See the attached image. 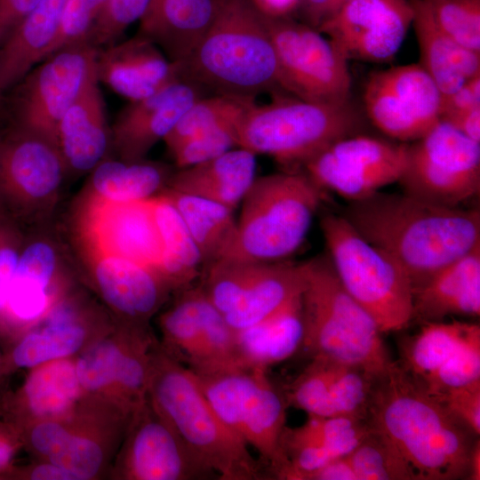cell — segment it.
Instances as JSON below:
<instances>
[{"instance_id": "obj_32", "label": "cell", "mask_w": 480, "mask_h": 480, "mask_svg": "<svg viewBox=\"0 0 480 480\" xmlns=\"http://www.w3.org/2000/svg\"><path fill=\"white\" fill-rule=\"evenodd\" d=\"M173 172L160 162L109 156L90 172L80 196L116 203L150 199L166 188Z\"/></svg>"}, {"instance_id": "obj_54", "label": "cell", "mask_w": 480, "mask_h": 480, "mask_svg": "<svg viewBox=\"0 0 480 480\" xmlns=\"http://www.w3.org/2000/svg\"><path fill=\"white\" fill-rule=\"evenodd\" d=\"M9 476H22L32 480H77L70 471L50 461L25 471L12 469Z\"/></svg>"}, {"instance_id": "obj_47", "label": "cell", "mask_w": 480, "mask_h": 480, "mask_svg": "<svg viewBox=\"0 0 480 480\" xmlns=\"http://www.w3.org/2000/svg\"><path fill=\"white\" fill-rule=\"evenodd\" d=\"M105 2L106 0H67L57 35L45 58L64 47L88 42L89 35Z\"/></svg>"}, {"instance_id": "obj_35", "label": "cell", "mask_w": 480, "mask_h": 480, "mask_svg": "<svg viewBox=\"0 0 480 480\" xmlns=\"http://www.w3.org/2000/svg\"><path fill=\"white\" fill-rule=\"evenodd\" d=\"M154 208L163 245L157 272L172 292H180L200 277L203 258L180 215L164 194L154 197Z\"/></svg>"}, {"instance_id": "obj_23", "label": "cell", "mask_w": 480, "mask_h": 480, "mask_svg": "<svg viewBox=\"0 0 480 480\" xmlns=\"http://www.w3.org/2000/svg\"><path fill=\"white\" fill-rule=\"evenodd\" d=\"M56 143L67 174L91 172L112 153L111 127L99 82L92 83L61 117Z\"/></svg>"}, {"instance_id": "obj_33", "label": "cell", "mask_w": 480, "mask_h": 480, "mask_svg": "<svg viewBox=\"0 0 480 480\" xmlns=\"http://www.w3.org/2000/svg\"><path fill=\"white\" fill-rule=\"evenodd\" d=\"M200 286L181 292L172 306L159 318L163 349L196 376L211 372V362L203 334L199 300Z\"/></svg>"}, {"instance_id": "obj_50", "label": "cell", "mask_w": 480, "mask_h": 480, "mask_svg": "<svg viewBox=\"0 0 480 480\" xmlns=\"http://www.w3.org/2000/svg\"><path fill=\"white\" fill-rule=\"evenodd\" d=\"M480 108V75L466 81L453 93L442 96L440 118L442 116Z\"/></svg>"}, {"instance_id": "obj_14", "label": "cell", "mask_w": 480, "mask_h": 480, "mask_svg": "<svg viewBox=\"0 0 480 480\" xmlns=\"http://www.w3.org/2000/svg\"><path fill=\"white\" fill-rule=\"evenodd\" d=\"M406 152L407 143L360 132L332 142L301 170L323 190L356 201L398 182Z\"/></svg>"}, {"instance_id": "obj_45", "label": "cell", "mask_w": 480, "mask_h": 480, "mask_svg": "<svg viewBox=\"0 0 480 480\" xmlns=\"http://www.w3.org/2000/svg\"><path fill=\"white\" fill-rule=\"evenodd\" d=\"M238 122L219 125L180 145L171 152L176 168L181 169L212 159L237 147Z\"/></svg>"}, {"instance_id": "obj_2", "label": "cell", "mask_w": 480, "mask_h": 480, "mask_svg": "<svg viewBox=\"0 0 480 480\" xmlns=\"http://www.w3.org/2000/svg\"><path fill=\"white\" fill-rule=\"evenodd\" d=\"M367 420L397 452L412 480L469 479L479 436L398 363L376 379Z\"/></svg>"}, {"instance_id": "obj_3", "label": "cell", "mask_w": 480, "mask_h": 480, "mask_svg": "<svg viewBox=\"0 0 480 480\" xmlns=\"http://www.w3.org/2000/svg\"><path fill=\"white\" fill-rule=\"evenodd\" d=\"M174 63L180 78L209 94L255 101L283 91L265 15L254 0H222L191 52Z\"/></svg>"}, {"instance_id": "obj_8", "label": "cell", "mask_w": 480, "mask_h": 480, "mask_svg": "<svg viewBox=\"0 0 480 480\" xmlns=\"http://www.w3.org/2000/svg\"><path fill=\"white\" fill-rule=\"evenodd\" d=\"M320 228L327 254L347 292L382 333L405 328L413 320V291L401 265L364 239L341 214H324Z\"/></svg>"}, {"instance_id": "obj_57", "label": "cell", "mask_w": 480, "mask_h": 480, "mask_svg": "<svg viewBox=\"0 0 480 480\" xmlns=\"http://www.w3.org/2000/svg\"><path fill=\"white\" fill-rule=\"evenodd\" d=\"M470 480L480 479V442L475 447L471 460Z\"/></svg>"}, {"instance_id": "obj_31", "label": "cell", "mask_w": 480, "mask_h": 480, "mask_svg": "<svg viewBox=\"0 0 480 480\" xmlns=\"http://www.w3.org/2000/svg\"><path fill=\"white\" fill-rule=\"evenodd\" d=\"M304 331L300 294L260 323L235 331L240 365L268 370L297 351L303 343Z\"/></svg>"}, {"instance_id": "obj_16", "label": "cell", "mask_w": 480, "mask_h": 480, "mask_svg": "<svg viewBox=\"0 0 480 480\" xmlns=\"http://www.w3.org/2000/svg\"><path fill=\"white\" fill-rule=\"evenodd\" d=\"M441 100L437 86L419 63L374 71L363 91L371 123L404 143L421 138L440 121Z\"/></svg>"}, {"instance_id": "obj_49", "label": "cell", "mask_w": 480, "mask_h": 480, "mask_svg": "<svg viewBox=\"0 0 480 480\" xmlns=\"http://www.w3.org/2000/svg\"><path fill=\"white\" fill-rule=\"evenodd\" d=\"M430 396L479 436L480 380Z\"/></svg>"}, {"instance_id": "obj_17", "label": "cell", "mask_w": 480, "mask_h": 480, "mask_svg": "<svg viewBox=\"0 0 480 480\" xmlns=\"http://www.w3.org/2000/svg\"><path fill=\"white\" fill-rule=\"evenodd\" d=\"M412 0H349L317 30L349 60L386 63L412 23Z\"/></svg>"}, {"instance_id": "obj_48", "label": "cell", "mask_w": 480, "mask_h": 480, "mask_svg": "<svg viewBox=\"0 0 480 480\" xmlns=\"http://www.w3.org/2000/svg\"><path fill=\"white\" fill-rule=\"evenodd\" d=\"M24 236L20 224L8 215L0 216V321Z\"/></svg>"}, {"instance_id": "obj_5", "label": "cell", "mask_w": 480, "mask_h": 480, "mask_svg": "<svg viewBox=\"0 0 480 480\" xmlns=\"http://www.w3.org/2000/svg\"><path fill=\"white\" fill-rule=\"evenodd\" d=\"M324 197V190L301 169L256 177L241 202L235 235L220 260H285L305 241Z\"/></svg>"}, {"instance_id": "obj_51", "label": "cell", "mask_w": 480, "mask_h": 480, "mask_svg": "<svg viewBox=\"0 0 480 480\" xmlns=\"http://www.w3.org/2000/svg\"><path fill=\"white\" fill-rule=\"evenodd\" d=\"M39 0H0V44Z\"/></svg>"}, {"instance_id": "obj_13", "label": "cell", "mask_w": 480, "mask_h": 480, "mask_svg": "<svg viewBox=\"0 0 480 480\" xmlns=\"http://www.w3.org/2000/svg\"><path fill=\"white\" fill-rule=\"evenodd\" d=\"M98 50L89 42H82L55 52L36 65L13 86L12 126L40 134L57 145L61 117L98 81Z\"/></svg>"}, {"instance_id": "obj_43", "label": "cell", "mask_w": 480, "mask_h": 480, "mask_svg": "<svg viewBox=\"0 0 480 480\" xmlns=\"http://www.w3.org/2000/svg\"><path fill=\"white\" fill-rule=\"evenodd\" d=\"M436 24L455 42L480 52V0H424Z\"/></svg>"}, {"instance_id": "obj_53", "label": "cell", "mask_w": 480, "mask_h": 480, "mask_svg": "<svg viewBox=\"0 0 480 480\" xmlns=\"http://www.w3.org/2000/svg\"><path fill=\"white\" fill-rule=\"evenodd\" d=\"M469 139L480 142V108L450 114L440 118Z\"/></svg>"}, {"instance_id": "obj_58", "label": "cell", "mask_w": 480, "mask_h": 480, "mask_svg": "<svg viewBox=\"0 0 480 480\" xmlns=\"http://www.w3.org/2000/svg\"><path fill=\"white\" fill-rule=\"evenodd\" d=\"M3 358H4V355L0 353V380L2 377L5 375L4 372Z\"/></svg>"}, {"instance_id": "obj_27", "label": "cell", "mask_w": 480, "mask_h": 480, "mask_svg": "<svg viewBox=\"0 0 480 480\" xmlns=\"http://www.w3.org/2000/svg\"><path fill=\"white\" fill-rule=\"evenodd\" d=\"M82 391L71 360L62 358L40 364L32 368L20 389L8 400V421L20 425L28 418H60L73 408Z\"/></svg>"}, {"instance_id": "obj_41", "label": "cell", "mask_w": 480, "mask_h": 480, "mask_svg": "<svg viewBox=\"0 0 480 480\" xmlns=\"http://www.w3.org/2000/svg\"><path fill=\"white\" fill-rule=\"evenodd\" d=\"M347 459L356 480H412L397 452L372 428Z\"/></svg>"}, {"instance_id": "obj_52", "label": "cell", "mask_w": 480, "mask_h": 480, "mask_svg": "<svg viewBox=\"0 0 480 480\" xmlns=\"http://www.w3.org/2000/svg\"><path fill=\"white\" fill-rule=\"evenodd\" d=\"M19 428L11 421H0V477L9 476L12 460L21 444Z\"/></svg>"}, {"instance_id": "obj_30", "label": "cell", "mask_w": 480, "mask_h": 480, "mask_svg": "<svg viewBox=\"0 0 480 480\" xmlns=\"http://www.w3.org/2000/svg\"><path fill=\"white\" fill-rule=\"evenodd\" d=\"M306 287L304 262L260 263L235 305L223 315L234 331L252 326L270 316Z\"/></svg>"}, {"instance_id": "obj_25", "label": "cell", "mask_w": 480, "mask_h": 480, "mask_svg": "<svg viewBox=\"0 0 480 480\" xmlns=\"http://www.w3.org/2000/svg\"><path fill=\"white\" fill-rule=\"evenodd\" d=\"M222 0H150L139 35L172 62L184 60L212 22Z\"/></svg>"}, {"instance_id": "obj_24", "label": "cell", "mask_w": 480, "mask_h": 480, "mask_svg": "<svg viewBox=\"0 0 480 480\" xmlns=\"http://www.w3.org/2000/svg\"><path fill=\"white\" fill-rule=\"evenodd\" d=\"M413 319L441 321L480 314V246L450 263L413 289Z\"/></svg>"}, {"instance_id": "obj_18", "label": "cell", "mask_w": 480, "mask_h": 480, "mask_svg": "<svg viewBox=\"0 0 480 480\" xmlns=\"http://www.w3.org/2000/svg\"><path fill=\"white\" fill-rule=\"evenodd\" d=\"M96 291L121 324L148 329L172 292L153 268L92 248L73 244Z\"/></svg>"}, {"instance_id": "obj_28", "label": "cell", "mask_w": 480, "mask_h": 480, "mask_svg": "<svg viewBox=\"0 0 480 480\" xmlns=\"http://www.w3.org/2000/svg\"><path fill=\"white\" fill-rule=\"evenodd\" d=\"M413 26L419 44V63L442 96L453 93L466 81L480 75V52L463 47L435 21L424 0H412Z\"/></svg>"}, {"instance_id": "obj_9", "label": "cell", "mask_w": 480, "mask_h": 480, "mask_svg": "<svg viewBox=\"0 0 480 480\" xmlns=\"http://www.w3.org/2000/svg\"><path fill=\"white\" fill-rule=\"evenodd\" d=\"M196 377L224 424L256 451L270 479H282L288 464L281 448L287 404L267 370L244 368Z\"/></svg>"}, {"instance_id": "obj_38", "label": "cell", "mask_w": 480, "mask_h": 480, "mask_svg": "<svg viewBox=\"0 0 480 480\" xmlns=\"http://www.w3.org/2000/svg\"><path fill=\"white\" fill-rule=\"evenodd\" d=\"M370 430L366 419L308 415V420L300 427L285 426L281 437V446L294 444H313L343 457L350 453Z\"/></svg>"}, {"instance_id": "obj_11", "label": "cell", "mask_w": 480, "mask_h": 480, "mask_svg": "<svg viewBox=\"0 0 480 480\" xmlns=\"http://www.w3.org/2000/svg\"><path fill=\"white\" fill-rule=\"evenodd\" d=\"M398 183L403 192L417 198L461 207L480 192V142L439 121L421 138L407 143Z\"/></svg>"}, {"instance_id": "obj_19", "label": "cell", "mask_w": 480, "mask_h": 480, "mask_svg": "<svg viewBox=\"0 0 480 480\" xmlns=\"http://www.w3.org/2000/svg\"><path fill=\"white\" fill-rule=\"evenodd\" d=\"M124 475L134 480L217 478L157 412L148 397L132 413Z\"/></svg>"}, {"instance_id": "obj_46", "label": "cell", "mask_w": 480, "mask_h": 480, "mask_svg": "<svg viewBox=\"0 0 480 480\" xmlns=\"http://www.w3.org/2000/svg\"><path fill=\"white\" fill-rule=\"evenodd\" d=\"M150 0H106L88 42L102 48L118 42L125 29L145 13Z\"/></svg>"}, {"instance_id": "obj_42", "label": "cell", "mask_w": 480, "mask_h": 480, "mask_svg": "<svg viewBox=\"0 0 480 480\" xmlns=\"http://www.w3.org/2000/svg\"><path fill=\"white\" fill-rule=\"evenodd\" d=\"M376 379L361 367L340 364L330 392L332 416L367 420Z\"/></svg>"}, {"instance_id": "obj_26", "label": "cell", "mask_w": 480, "mask_h": 480, "mask_svg": "<svg viewBox=\"0 0 480 480\" xmlns=\"http://www.w3.org/2000/svg\"><path fill=\"white\" fill-rule=\"evenodd\" d=\"M255 174L256 155L237 147L212 159L177 169L166 188L235 210L251 188Z\"/></svg>"}, {"instance_id": "obj_6", "label": "cell", "mask_w": 480, "mask_h": 480, "mask_svg": "<svg viewBox=\"0 0 480 480\" xmlns=\"http://www.w3.org/2000/svg\"><path fill=\"white\" fill-rule=\"evenodd\" d=\"M304 339L311 357L361 367L375 377L395 363L373 318L347 292L326 255L304 261Z\"/></svg>"}, {"instance_id": "obj_21", "label": "cell", "mask_w": 480, "mask_h": 480, "mask_svg": "<svg viewBox=\"0 0 480 480\" xmlns=\"http://www.w3.org/2000/svg\"><path fill=\"white\" fill-rule=\"evenodd\" d=\"M97 317L98 310L83 296L69 290L40 320L42 325L23 332L4 356V374L18 368L32 369L68 358L83 347L89 325Z\"/></svg>"}, {"instance_id": "obj_59", "label": "cell", "mask_w": 480, "mask_h": 480, "mask_svg": "<svg viewBox=\"0 0 480 480\" xmlns=\"http://www.w3.org/2000/svg\"><path fill=\"white\" fill-rule=\"evenodd\" d=\"M1 215H7L4 210V207L2 205L1 200H0V216Z\"/></svg>"}, {"instance_id": "obj_20", "label": "cell", "mask_w": 480, "mask_h": 480, "mask_svg": "<svg viewBox=\"0 0 480 480\" xmlns=\"http://www.w3.org/2000/svg\"><path fill=\"white\" fill-rule=\"evenodd\" d=\"M208 94L195 83L179 77L148 97L130 101L111 127L112 153L124 161L146 159L192 103Z\"/></svg>"}, {"instance_id": "obj_4", "label": "cell", "mask_w": 480, "mask_h": 480, "mask_svg": "<svg viewBox=\"0 0 480 480\" xmlns=\"http://www.w3.org/2000/svg\"><path fill=\"white\" fill-rule=\"evenodd\" d=\"M148 397L220 480L270 479L258 458L220 419L196 374L152 343Z\"/></svg>"}, {"instance_id": "obj_44", "label": "cell", "mask_w": 480, "mask_h": 480, "mask_svg": "<svg viewBox=\"0 0 480 480\" xmlns=\"http://www.w3.org/2000/svg\"><path fill=\"white\" fill-rule=\"evenodd\" d=\"M480 380V330L475 332L422 385L428 394Z\"/></svg>"}, {"instance_id": "obj_1", "label": "cell", "mask_w": 480, "mask_h": 480, "mask_svg": "<svg viewBox=\"0 0 480 480\" xmlns=\"http://www.w3.org/2000/svg\"><path fill=\"white\" fill-rule=\"evenodd\" d=\"M340 214L364 239L401 265L412 291L480 246L476 208L449 207L404 192L380 190L348 202Z\"/></svg>"}, {"instance_id": "obj_12", "label": "cell", "mask_w": 480, "mask_h": 480, "mask_svg": "<svg viewBox=\"0 0 480 480\" xmlns=\"http://www.w3.org/2000/svg\"><path fill=\"white\" fill-rule=\"evenodd\" d=\"M264 15L283 91L308 101L349 102L351 76L348 60L332 42L291 15Z\"/></svg>"}, {"instance_id": "obj_34", "label": "cell", "mask_w": 480, "mask_h": 480, "mask_svg": "<svg viewBox=\"0 0 480 480\" xmlns=\"http://www.w3.org/2000/svg\"><path fill=\"white\" fill-rule=\"evenodd\" d=\"M30 447L74 474L77 480L95 476L103 464V451L94 440L72 433L54 420H41L20 428Z\"/></svg>"}, {"instance_id": "obj_36", "label": "cell", "mask_w": 480, "mask_h": 480, "mask_svg": "<svg viewBox=\"0 0 480 480\" xmlns=\"http://www.w3.org/2000/svg\"><path fill=\"white\" fill-rule=\"evenodd\" d=\"M161 193L172 202L188 228L202 255L203 268L220 260L236 229L234 210L168 188Z\"/></svg>"}, {"instance_id": "obj_10", "label": "cell", "mask_w": 480, "mask_h": 480, "mask_svg": "<svg viewBox=\"0 0 480 480\" xmlns=\"http://www.w3.org/2000/svg\"><path fill=\"white\" fill-rule=\"evenodd\" d=\"M67 176L51 140L14 126L0 135V200L5 213L19 224L48 223Z\"/></svg>"}, {"instance_id": "obj_29", "label": "cell", "mask_w": 480, "mask_h": 480, "mask_svg": "<svg viewBox=\"0 0 480 480\" xmlns=\"http://www.w3.org/2000/svg\"><path fill=\"white\" fill-rule=\"evenodd\" d=\"M67 0H39L0 44V102L42 61L57 35Z\"/></svg>"}, {"instance_id": "obj_37", "label": "cell", "mask_w": 480, "mask_h": 480, "mask_svg": "<svg viewBox=\"0 0 480 480\" xmlns=\"http://www.w3.org/2000/svg\"><path fill=\"white\" fill-rule=\"evenodd\" d=\"M478 330L479 324L472 323L424 322L418 333L403 342L398 364L422 385Z\"/></svg>"}, {"instance_id": "obj_40", "label": "cell", "mask_w": 480, "mask_h": 480, "mask_svg": "<svg viewBox=\"0 0 480 480\" xmlns=\"http://www.w3.org/2000/svg\"><path fill=\"white\" fill-rule=\"evenodd\" d=\"M121 340H103L88 348L75 363L78 380L84 391L98 393L112 388L121 357L139 328L123 324Z\"/></svg>"}, {"instance_id": "obj_55", "label": "cell", "mask_w": 480, "mask_h": 480, "mask_svg": "<svg viewBox=\"0 0 480 480\" xmlns=\"http://www.w3.org/2000/svg\"><path fill=\"white\" fill-rule=\"evenodd\" d=\"M305 480H356V476L346 455L308 475Z\"/></svg>"}, {"instance_id": "obj_15", "label": "cell", "mask_w": 480, "mask_h": 480, "mask_svg": "<svg viewBox=\"0 0 480 480\" xmlns=\"http://www.w3.org/2000/svg\"><path fill=\"white\" fill-rule=\"evenodd\" d=\"M71 236L73 244L124 258L156 271L161 262L163 245L154 197L116 203L79 196L72 211Z\"/></svg>"}, {"instance_id": "obj_22", "label": "cell", "mask_w": 480, "mask_h": 480, "mask_svg": "<svg viewBox=\"0 0 480 480\" xmlns=\"http://www.w3.org/2000/svg\"><path fill=\"white\" fill-rule=\"evenodd\" d=\"M96 74L99 83L129 101L148 97L179 78L175 63L139 34L99 48Z\"/></svg>"}, {"instance_id": "obj_7", "label": "cell", "mask_w": 480, "mask_h": 480, "mask_svg": "<svg viewBox=\"0 0 480 480\" xmlns=\"http://www.w3.org/2000/svg\"><path fill=\"white\" fill-rule=\"evenodd\" d=\"M363 121L349 102L330 104L274 94L250 105L237 124V147L266 155L286 167L304 164L332 142L362 132Z\"/></svg>"}, {"instance_id": "obj_39", "label": "cell", "mask_w": 480, "mask_h": 480, "mask_svg": "<svg viewBox=\"0 0 480 480\" xmlns=\"http://www.w3.org/2000/svg\"><path fill=\"white\" fill-rule=\"evenodd\" d=\"M255 101L231 96L208 94L197 99L164 139L170 152L185 141L219 125L240 119Z\"/></svg>"}, {"instance_id": "obj_56", "label": "cell", "mask_w": 480, "mask_h": 480, "mask_svg": "<svg viewBox=\"0 0 480 480\" xmlns=\"http://www.w3.org/2000/svg\"><path fill=\"white\" fill-rule=\"evenodd\" d=\"M254 2L267 14L291 15L300 0H254Z\"/></svg>"}]
</instances>
